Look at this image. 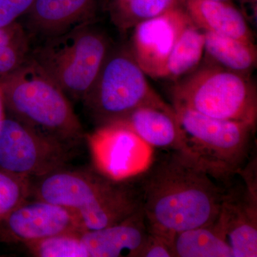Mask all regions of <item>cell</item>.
<instances>
[{"instance_id": "6da1fadb", "label": "cell", "mask_w": 257, "mask_h": 257, "mask_svg": "<svg viewBox=\"0 0 257 257\" xmlns=\"http://www.w3.org/2000/svg\"><path fill=\"white\" fill-rule=\"evenodd\" d=\"M134 179L149 231L171 240L182 231L212 224L226 190L192 157L176 150L154 157Z\"/></svg>"}, {"instance_id": "7a4b0ae2", "label": "cell", "mask_w": 257, "mask_h": 257, "mask_svg": "<svg viewBox=\"0 0 257 257\" xmlns=\"http://www.w3.org/2000/svg\"><path fill=\"white\" fill-rule=\"evenodd\" d=\"M30 197L67 208L84 231L112 226L143 209L134 177L114 180L97 170L63 168L31 179Z\"/></svg>"}, {"instance_id": "3957f363", "label": "cell", "mask_w": 257, "mask_h": 257, "mask_svg": "<svg viewBox=\"0 0 257 257\" xmlns=\"http://www.w3.org/2000/svg\"><path fill=\"white\" fill-rule=\"evenodd\" d=\"M0 88L13 119L71 148L82 140L67 94L30 55L18 69L0 76Z\"/></svg>"}, {"instance_id": "277c9868", "label": "cell", "mask_w": 257, "mask_h": 257, "mask_svg": "<svg viewBox=\"0 0 257 257\" xmlns=\"http://www.w3.org/2000/svg\"><path fill=\"white\" fill-rule=\"evenodd\" d=\"M94 24L79 25L45 39L30 53L74 100H84L112 48L110 38Z\"/></svg>"}, {"instance_id": "5b68a950", "label": "cell", "mask_w": 257, "mask_h": 257, "mask_svg": "<svg viewBox=\"0 0 257 257\" xmlns=\"http://www.w3.org/2000/svg\"><path fill=\"white\" fill-rule=\"evenodd\" d=\"M172 107L183 135L182 152L219 183L229 187L248 160L255 126L211 117L182 106Z\"/></svg>"}, {"instance_id": "8992f818", "label": "cell", "mask_w": 257, "mask_h": 257, "mask_svg": "<svg viewBox=\"0 0 257 257\" xmlns=\"http://www.w3.org/2000/svg\"><path fill=\"white\" fill-rule=\"evenodd\" d=\"M170 95L172 106L256 126V88L248 76L202 60L193 72L173 83Z\"/></svg>"}, {"instance_id": "52a82bcc", "label": "cell", "mask_w": 257, "mask_h": 257, "mask_svg": "<svg viewBox=\"0 0 257 257\" xmlns=\"http://www.w3.org/2000/svg\"><path fill=\"white\" fill-rule=\"evenodd\" d=\"M128 47H112L83 102L98 126L116 122L144 106L173 110L147 81Z\"/></svg>"}, {"instance_id": "ba28073f", "label": "cell", "mask_w": 257, "mask_h": 257, "mask_svg": "<svg viewBox=\"0 0 257 257\" xmlns=\"http://www.w3.org/2000/svg\"><path fill=\"white\" fill-rule=\"evenodd\" d=\"M71 149L13 118L0 124V170L10 175L33 179L65 168Z\"/></svg>"}, {"instance_id": "9c48e42d", "label": "cell", "mask_w": 257, "mask_h": 257, "mask_svg": "<svg viewBox=\"0 0 257 257\" xmlns=\"http://www.w3.org/2000/svg\"><path fill=\"white\" fill-rule=\"evenodd\" d=\"M96 170L114 180L133 178L153 160V148L119 122L97 126L87 136Z\"/></svg>"}, {"instance_id": "30bf717a", "label": "cell", "mask_w": 257, "mask_h": 257, "mask_svg": "<svg viewBox=\"0 0 257 257\" xmlns=\"http://www.w3.org/2000/svg\"><path fill=\"white\" fill-rule=\"evenodd\" d=\"M73 231L84 230L72 211L43 199L28 198L0 222V243L26 245Z\"/></svg>"}, {"instance_id": "8fae6325", "label": "cell", "mask_w": 257, "mask_h": 257, "mask_svg": "<svg viewBox=\"0 0 257 257\" xmlns=\"http://www.w3.org/2000/svg\"><path fill=\"white\" fill-rule=\"evenodd\" d=\"M189 21L182 6L138 24L133 28L128 48L147 76L160 79L169 56Z\"/></svg>"}, {"instance_id": "7c38bea8", "label": "cell", "mask_w": 257, "mask_h": 257, "mask_svg": "<svg viewBox=\"0 0 257 257\" xmlns=\"http://www.w3.org/2000/svg\"><path fill=\"white\" fill-rule=\"evenodd\" d=\"M229 243L234 257L257 256L256 185H230L214 221Z\"/></svg>"}, {"instance_id": "4fadbf2b", "label": "cell", "mask_w": 257, "mask_h": 257, "mask_svg": "<svg viewBox=\"0 0 257 257\" xmlns=\"http://www.w3.org/2000/svg\"><path fill=\"white\" fill-rule=\"evenodd\" d=\"M103 0H34L25 16L32 35L47 39L95 23Z\"/></svg>"}, {"instance_id": "5bb4252c", "label": "cell", "mask_w": 257, "mask_h": 257, "mask_svg": "<svg viewBox=\"0 0 257 257\" xmlns=\"http://www.w3.org/2000/svg\"><path fill=\"white\" fill-rule=\"evenodd\" d=\"M149 230L143 209L125 220L81 234L88 257H140Z\"/></svg>"}, {"instance_id": "9a60e30c", "label": "cell", "mask_w": 257, "mask_h": 257, "mask_svg": "<svg viewBox=\"0 0 257 257\" xmlns=\"http://www.w3.org/2000/svg\"><path fill=\"white\" fill-rule=\"evenodd\" d=\"M116 122L133 130L152 148L183 151V135L174 109L141 106Z\"/></svg>"}, {"instance_id": "2e32d148", "label": "cell", "mask_w": 257, "mask_h": 257, "mask_svg": "<svg viewBox=\"0 0 257 257\" xmlns=\"http://www.w3.org/2000/svg\"><path fill=\"white\" fill-rule=\"evenodd\" d=\"M184 8L191 21L203 31L254 43L244 16L229 2L184 0Z\"/></svg>"}, {"instance_id": "e0dca14e", "label": "cell", "mask_w": 257, "mask_h": 257, "mask_svg": "<svg viewBox=\"0 0 257 257\" xmlns=\"http://www.w3.org/2000/svg\"><path fill=\"white\" fill-rule=\"evenodd\" d=\"M202 61L221 68L250 77L257 63L254 43L204 31Z\"/></svg>"}, {"instance_id": "ac0fdd59", "label": "cell", "mask_w": 257, "mask_h": 257, "mask_svg": "<svg viewBox=\"0 0 257 257\" xmlns=\"http://www.w3.org/2000/svg\"><path fill=\"white\" fill-rule=\"evenodd\" d=\"M174 257H234L215 223L182 231L172 238Z\"/></svg>"}, {"instance_id": "d6986e66", "label": "cell", "mask_w": 257, "mask_h": 257, "mask_svg": "<svg viewBox=\"0 0 257 257\" xmlns=\"http://www.w3.org/2000/svg\"><path fill=\"white\" fill-rule=\"evenodd\" d=\"M204 50V31L190 20L169 56L160 79L175 82L191 73L202 62Z\"/></svg>"}, {"instance_id": "ffe728a7", "label": "cell", "mask_w": 257, "mask_h": 257, "mask_svg": "<svg viewBox=\"0 0 257 257\" xmlns=\"http://www.w3.org/2000/svg\"><path fill=\"white\" fill-rule=\"evenodd\" d=\"M184 0H130L109 10L111 20L120 31L125 32L138 24L184 6Z\"/></svg>"}, {"instance_id": "44dd1931", "label": "cell", "mask_w": 257, "mask_h": 257, "mask_svg": "<svg viewBox=\"0 0 257 257\" xmlns=\"http://www.w3.org/2000/svg\"><path fill=\"white\" fill-rule=\"evenodd\" d=\"M79 231L62 233L25 245L39 257H88Z\"/></svg>"}, {"instance_id": "7402d4cb", "label": "cell", "mask_w": 257, "mask_h": 257, "mask_svg": "<svg viewBox=\"0 0 257 257\" xmlns=\"http://www.w3.org/2000/svg\"><path fill=\"white\" fill-rule=\"evenodd\" d=\"M31 195V179L0 170V222Z\"/></svg>"}, {"instance_id": "603a6c76", "label": "cell", "mask_w": 257, "mask_h": 257, "mask_svg": "<svg viewBox=\"0 0 257 257\" xmlns=\"http://www.w3.org/2000/svg\"><path fill=\"white\" fill-rule=\"evenodd\" d=\"M29 55L30 45L28 34L0 47V76L10 73L18 69L26 60Z\"/></svg>"}, {"instance_id": "cb8c5ba5", "label": "cell", "mask_w": 257, "mask_h": 257, "mask_svg": "<svg viewBox=\"0 0 257 257\" xmlns=\"http://www.w3.org/2000/svg\"><path fill=\"white\" fill-rule=\"evenodd\" d=\"M34 0H0V29L16 23L31 8Z\"/></svg>"}, {"instance_id": "d4e9b609", "label": "cell", "mask_w": 257, "mask_h": 257, "mask_svg": "<svg viewBox=\"0 0 257 257\" xmlns=\"http://www.w3.org/2000/svg\"><path fill=\"white\" fill-rule=\"evenodd\" d=\"M140 257H174L172 240L149 231Z\"/></svg>"}, {"instance_id": "484cf974", "label": "cell", "mask_w": 257, "mask_h": 257, "mask_svg": "<svg viewBox=\"0 0 257 257\" xmlns=\"http://www.w3.org/2000/svg\"><path fill=\"white\" fill-rule=\"evenodd\" d=\"M27 34L28 32L25 30L23 25L18 22L6 28L0 29V47L18 40Z\"/></svg>"}, {"instance_id": "4316f807", "label": "cell", "mask_w": 257, "mask_h": 257, "mask_svg": "<svg viewBox=\"0 0 257 257\" xmlns=\"http://www.w3.org/2000/svg\"><path fill=\"white\" fill-rule=\"evenodd\" d=\"M128 1L130 0H106L105 5L108 11H109V10L114 9V8L125 4Z\"/></svg>"}, {"instance_id": "83f0119b", "label": "cell", "mask_w": 257, "mask_h": 257, "mask_svg": "<svg viewBox=\"0 0 257 257\" xmlns=\"http://www.w3.org/2000/svg\"><path fill=\"white\" fill-rule=\"evenodd\" d=\"M5 103L3 99V92H2L1 88H0V124L3 122V120L5 119Z\"/></svg>"}, {"instance_id": "f1b7e54d", "label": "cell", "mask_w": 257, "mask_h": 257, "mask_svg": "<svg viewBox=\"0 0 257 257\" xmlns=\"http://www.w3.org/2000/svg\"><path fill=\"white\" fill-rule=\"evenodd\" d=\"M220 1H229V0H220Z\"/></svg>"}]
</instances>
